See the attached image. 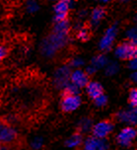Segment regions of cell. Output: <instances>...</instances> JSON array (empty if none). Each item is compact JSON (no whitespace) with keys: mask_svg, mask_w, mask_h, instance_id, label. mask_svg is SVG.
<instances>
[{"mask_svg":"<svg viewBox=\"0 0 137 150\" xmlns=\"http://www.w3.org/2000/svg\"><path fill=\"white\" fill-rule=\"evenodd\" d=\"M69 75H70V69L67 66L61 67L56 71L55 73V79L54 82L57 87H64L67 85L69 79Z\"/></svg>","mask_w":137,"mask_h":150,"instance_id":"10","label":"cell"},{"mask_svg":"<svg viewBox=\"0 0 137 150\" xmlns=\"http://www.w3.org/2000/svg\"><path fill=\"white\" fill-rule=\"evenodd\" d=\"M117 120L120 122H127L129 125H137V108H133L128 110V111L120 112L119 114H117Z\"/></svg>","mask_w":137,"mask_h":150,"instance_id":"7","label":"cell"},{"mask_svg":"<svg viewBox=\"0 0 137 150\" xmlns=\"http://www.w3.org/2000/svg\"><path fill=\"white\" fill-rule=\"evenodd\" d=\"M86 87H87V93L89 97L94 100L104 94V88L98 82H89Z\"/></svg>","mask_w":137,"mask_h":150,"instance_id":"12","label":"cell"},{"mask_svg":"<svg viewBox=\"0 0 137 150\" xmlns=\"http://www.w3.org/2000/svg\"><path fill=\"white\" fill-rule=\"evenodd\" d=\"M107 61V57L104 54H99V55H96L92 59V64L94 67L100 68V67H103L104 65H106Z\"/></svg>","mask_w":137,"mask_h":150,"instance_id":"14","label":"cell"},{"mask_svg":"<svg viewBox=\"0 0 137 150\" xmlns=\"http://www.w3.org/2000/svg\"><path fill=\"white\" fill-rule=\"evenodd\" d=\"M129 67L131 69H137V57L134 58V59H132L130 61L129 63Z\"/></svg>","mask_w":137,"mask_h":150,"instance_id":"24","label":"cell"},{"mask_svg":"<svg viewBox=\"0 0 137 150\" xmlns=\"http://www.w3.org/2000/svg\"><path fill=\"white\" fill-rule=\"evenodd\" d=\"M28 9L30 12H34L37 9V5L36 4V2L34 0H29L28 1Z\"/></svg>","mask_w":137,"mask_h":150,"instance_id":"22","label":"cell"},{"mask_svg":"<svg viewBox=\"0 0 137 150\" xmlns=\"http://www.w3.org/2000/svg\"><path fill=\"white\" fill-rule=\"evenodd\" d=\"M117 70H119V65H117L115 62H109V64H107L106 72H107V75H112V74H114Z\"/></svg>","mask_w":137,"mask_h":150,"instance_id":"19","label":"cell"},{"mask_svg":"<svg viewBox=\"0 0 137 150\" xmlns=\"http://www.w3.org/2000/svg\"><path fill=\"white\" fill-rule=\"evenodd\" d=\"M106 146V142L102 140V138L93 136L87 139L85 144V150H104Z\"/></svg>","mask_w":137,"mask_h":150,"instance_id":"11","label":"cell"},{"mask_svg":"<svg viewBox=\"0 0 137 150\" xmlns=\"http://www.w3.org/2000/svg\"><path fill=\"white\" fill-rule=\"evenodd\" d=\"M127 38H128V40H129V42L137 45V27L128 31Z\"/></svg>","mask_w":137,"mask_h":150,"instance_id":"18","label":"cell"},{"mask_svg":"<svg viewBox=\"0 0 137 150\" xmlns=\"http://www.w3.org/2000/svg\"><path fill=\"white\" fill-rule=\"evenodd\" d=\"M61 109L63 112H72L76 110L81 104V98L78 95L61 94Z\"/></svg>","mask_w":137,"mask_h":150,"instance_id":"3","label":"cell"},{"mask_svg":"<svg viewBox=\"0 0 137 150\" xmlns=\"http://www.w3.org/2000/svg\"><path fill=\"white\" fill-rule=\"evenodd\" d=\"M115 35H117V27L112 26L106 32V35L100 42V49L102 50H107L111 49Z\"/></svg>","mask_w":137,"mask_h":150,"instance_id":"8","label":"cell"},{"mask_svg":"<svg viewBox=\"0 0 137 150\" xmlns=\"http://www.w3.org/2000/svg\"><path fill=\"white\" fill-rule=\"evenodd\" d=\"M83 64V61L81 59H74L73 61H72V65H74V66H79V65H82Z\"/></svg>","mask_w":137,"mask_h":150,"instance_id":"25","label":"cell"},{"mask_svg":"<svg viewBox=\"0 0 137 150\" xmlns=\"http://www.w3.org/2000/svg\"><path fill=\"white\" fill-rule=\"evenodd\" d=\"M101 1H103V2H109V1H111V0H101Z\"/></svg>","mask_w":137,"mask_h":150,"instance_id":"28","label":"cell"},{"mask_svg":"<svg viewBox=\"0 0 137 150\" xmlns=\"http://www.w3.org/2000/svg\"><path fill=\"white\" fill-rule=\"evenodd\" d=\"M128 100H129L131 106L134 107V108H137V88H133V89L130 90Z\"/></svg>","mask_w":137,"mask_h":150,"instance_id":"17","label":"cell"},{"mask_svg":"<svg viewBox=\"0 0 137 150\" xmlns=\"http://www.w3.org/2000/svg\"><path fill=\"white\" fill-rule=\"evenodd\" d=\"M19 143V135L14 128L8 124L0 133V145L11 147Z\"/></svg>","mask_w":137,"mask_h":150,"instance_id":"2","label":"cell"},{"mask_svg":"<svg viewBox=\"0 0 137 150\" xmlns=\"http://www.w3.org/2000/svg\"><path fill=\"white\" fill-rule=\"evenodd\" d=\"M8 54V50L3 45H0V62L4 59Z\"/></svg>","mask_w":137,"mask_h":150,"instance_id":"21","label":"cell"},{"mask_svg":"<svg viewBox=\"0 0 137 150\" xmlns=\"http://www.w3.org/2000/svg\"><path fill=\"white\" fill-rule=\"evenodd\" d=\"M95 103H96L97 106L103 107V106H105L107 104V97L103 94V95L100 96V97H98L97 99H95Z\"/></svg>","mask_w":137,"mask_h":150,"instance_id":"20","label":"cell"},{"mask_svg":"<svg viewBox=\"0 0 137 150\" xmlns=\"http://www.w3.org/2000/svg\"><path fill=\"white\" fill-rule=\"evenodd\" d=\"M71 0H59L54 6V11L56 13L54 20L56 23L61 22V21L66 20L68 17V10H69V4Z\"/></svg>","mask_w":137,"mask_h":150,"instance_id":"6","label":"cell"},{"mask_svg":"<svg viewBox=\"0 0 137 150\" xmlns=\"http://www.w3.org/2000/svg\"><path fill=\"white\" fill-rule=\"evenodd\" d=\"M70 79H71V82L79 88L87 86L88 83H89V76H88V74L86 73V72L82 70L74 71L73 73L71 74Z\"/></svg>","mask_w":137,"mask_h":150,"instance_id":"9","label":"cell"},{"mask_svg":"<svg viewBox=\"0 0 137 150\" xmlns=\"http://www.w3.org/2000/svg\"><path fill=\"white\" fill-rule=\"evenodd\" d=\"M0 105H1V99H0Z\"/></svg>","mask_w":137,"mask_h":150,"instance_id":"29","label":"cell"},{"mask_svg":"<svg viewBox=\"0 0 137 150\" xmlns=\"http://www.w3.org/2000/svg\"><path fill=\"white\" fill-rule=\"evenodd\" d=\"M131 79H132V81H133V82L137 83V71H136V72H134V73L132 74V76H131Z\"/></svg>","mask_w":137,"mask_h":150,"instance_id":"27","label":"cell"},{"mask_svg":"<svg viewBox=\"0 0 137 150\" xmlns=\"http://www.w3.org/2000/svg\"><path fill=\"white\" fill-rule=\"evenodd\" d=\"M91 37V32H90V29L88 26H84L82 27L81 29L79 30L77 34V38L81 41L85 42V41H88Z\"/></svg>","mask_w":137,"mask_h":150,"instance_id":"15","label":"cell"},{"mask_svg":"<svg viewBox=\"0 0 137 150\" xmlns=\"http://www.w3.org/2000/svg\"><path fill=\"white\" fill-rule=\"evenodd\" d=\"M8 124H9V122H7L6 119H4V117H0V133H1V131L3 130V128L6 127Z\"/></svg>","mask_w":137,"mask_h":150,"instance_id":"23","label":"cell"},{"mask_svg":"<svg viewBox=\"0 0 137 150\" xmlns=\"http://www.w3.org/2000/svg\"><path fill=\"white\" fill-rule=\"evenodd\" d=\"M137 130L134 127H125L120 131L117 137V140L120 145L129 146L131 141L136 137Z\"/></svg>","mask_w":137,"mask_h":150,"instance_id":"5","label":"cell"},{"mask_svg":"<svg viewBox=\"0 0 137 150\" xmlns=\"http://www.w3.org/2000/svg\"><path fill=\"white\" fill-rule=\"evenodd\" d=\"M96 67H94V66H90V67H88L87 68V72L88 73H90V74H92V73H94V72L96 71Z\"/></svg>","mask_w":137,"mask_h":150,"instance_id":"26","label":"cell"},{"mask_svg":"<svg viewBox=\"0 0 137 150\" xmlns=\"http://www.w3.org/2000/svg\"><path fill=\"white\" fill-rule=\"evenodd\" d=\"M115 55L120 59L132 60L137 57V45L131 42H124L117 47Z\"/></svg>","mask_w":137,"mask_h":150,"instance_id":"1","label":"cell"},{"mask_svg":"<svg viewBox=\"0 0 137 150\" xmlns=\"http://www.w3.org/2000/svg\"><path fill=\"white\" fill-rule=\"evenodd\" d=\"M105 15H106V9L103 7H97L93 10L92 19L95 23H98L99 21L104 18Z\"/></svg>","mask_w":137,"mask_h":150,"instance_id":"13","label":"cell"},{"mask_svg":"<svg viewBox=\"0 0 137 150\" xmlns=\"http://www.w3.org/2000/svg\"><path fill=\"white\" fill-rule=\"evenodd\" d=\"M82 140V136L80 133H75L71 136V138H69V140L67 141V145L73 147V146H77L78 144H80Z\"/></svg>","mask_w":137,"mask_h":150,"instance_id":"16","label":"cell"},{"mask_svg":"<svg viewBox=\"0 0 137 150\" xmlns=\"http://www.w3.org/2000/svg\"><path fill=\"white\" fill-rule=\"evenodd\" d=\"M114 128V124L109 120H103V122L97 124L93 127V135L98 138H105L107 134L112 132Z\"/></svg>","mask_w":137,"mask_h":150,"instance_id":"4","label":"cell"}]
</instances>
